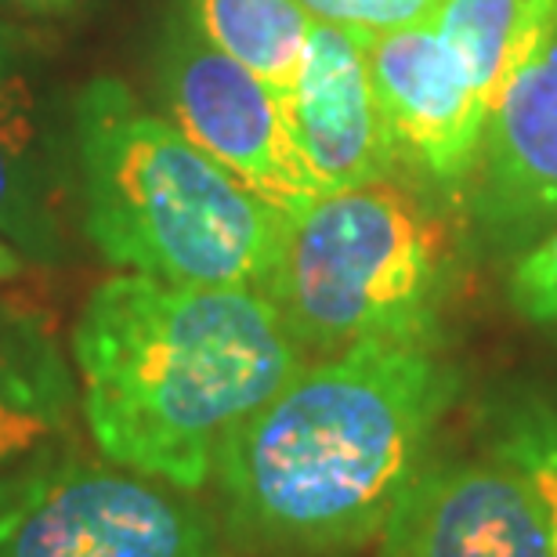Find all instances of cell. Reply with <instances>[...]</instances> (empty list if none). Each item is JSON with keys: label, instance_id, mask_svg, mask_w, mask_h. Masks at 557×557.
Instances as JSON below:
<instances>
[{"label": "cell", "instance_id": "obj_1", "mask_svg": "<svg viewBox=\"0 0 557 557\" xmlns=\"http://www.w3.org/2000/svg\"><path fill=\"white\" fill-rule=\"evenodd\" d=\"M460 395L438 344H359L305 362L225 442L214 467L228 540L275 557H330L381 536L431 460Z\"/></svg>", "mask_w": 557, "mask_h": 557}, {"label": "cell", "instance_id": "obj_11", "mask_svg": "<svg viewBox=\"0 0 557 557\" xmlns=\"http://www.w3.org/2000/svg\"><path fill=\"white\" fill-rule=\"evenodd\" d=\"M76 384L54 319L22 297H0V474L70 434Z\"/></svg>", "mask_w": 557, "mask_h": 557}, {"label": "cell", "instance_id": "obj_9", "mask_svg": "<svg viewBox=\"0 0 557 557\" xmlns=\"http://www.w3.org/2000/svg\"><path fill=\"white\" fill-rule=\"evenodd\" d=\"M286 113L322 196L381 182L398 163L366 37L315 22L300 76L286 95Z\"/></svg>", "mask_w": 557, "mask_h": 557}, {"label": "cell", "instance_id": "obj_15", "mask_svg": "<svg viewBox=\"0 0 557 557\" xmlns=\"http://www.w3.org/2000/svg\"><path fill=\"white\" fill-rule=\"evenodd\" d=\"M485 449L504 456L529 478L543 518H547L550 547L557 557V398L550 395H515L488 409Z\"/></svg>", "mask_w": 557, "mask_h": 557}, {"label": "cell", "instance_id": "obj_10", "mask_svg": "<svg viewBox=\"0 0 557 557\" xmlns=\"http://www.w3.org/2000/svg\"><path fill=\"white\" fill-rule=\"evenodd\" d=\"M474 171L493 232L543 236L557 221V22L499 87Z\"/></svg>", "mask_w": 557, "mask_h": 557}, {"label": "cell", "instance_id": "obj_5", "mask_svg": "<svg viewBox=\"0 0 557 557\" xmlns=\"http://www.w3.org/2000/svg\"><path fill=\"white\" fill-rule=\"evenodd\" d=\"M0 557H221V529L193 493L51 445L0 474Z\"/></svg>", "mask_w": 557, "mask_h": 557}, {"label": "cell", "instance_id": "obj_20", "mask_svg": "<svg viewBox=\"0 0 557 557\" xmlns=\"http://www.w3.org/2000/svg\"><path fill=\"white\" fill-rule=\"evenodd\" d=\"M0 70H8V51H4V37H0Z\"/></svg>", "mask_w": 557, "mask_h": 557}, {"label": "cell", "instance_id": "obj_13", "mask_svg": "<svg viewBox=\"0 0 557 557\" xmlns=\"http://www.w3.org/2000/svg\"><path fill=\"white\" fill-rule=\"evenodd\" d=\"M431 18L478 98L493 109L499 87L557 22V0H438Z\"/></svg>", "mask_w": 557, "mask_h": 557}, {"label": "cell", "instance_id": "obj_8", "mask_svg": "<svg viewBox=\"0 0 557 557\" xmlns=\"http://www.w3.org/2000/svg\"><path fill=\"white\" fill-rule=\"evenodd\" d=\"M373 87L398 156L445 193L471 182L488 106L478 98L434 18L366 40Z\"/></svg>", "mask_w": 557, "mask_h": 557}, {"label": "cell", "instance_id": "obj_7", "mask_svg": "<svg viewBox=\"0 0 557 557\" xmlns=\"http://www.w3.org/2000/svg\"><path fill=\"white\" fill-rule=\"evenodd\" d=\"M381 557H554L529 478L504 456H445L420 467L387 515Z\"/></svg>", "mask_w": 557, "mask_h": 557}, {"label": "cell", "instance_id": "obj_14", "mask_svg": "<svg viewBox=\"0 0 557 557\" xmlns=\"http://www.w3.org/2000/svg\"><path fill=\"white\" fill-rule=\"evenodd\" d=\"M182 15L221 54L247 65L275 95H289L315 18L297 0H182Z\"/></svg>", "mask_w": 557, "mask_h": 557}, {"label": "cell", "instance_id": "obj_19", "mask_svg": "<svg viewBox=\"0 0 557 557\" xmlns=\"http://www.w3.org/2000/svg\"><path fill=\"white\" fill-rule=\"evenodd\" d=\"M22 4H29V8H65V4H73V0H22Z\"/></svg>", "mask_w": 557, "mask_h": 557}, {"label": "cell", "instance_id": "obj_3", "mask_svg": "<svg viewBox=\"0 0 557 557\" xmlns=\"http://www.w3.org/2000/svg\"><path fill=\"white\" fill-rule=\"evenodd\" d=\"M84 228L120 272L177 286L264 289L289 218L135 102L95 81L76 102Z\"/></svg>", "mask_w": 557, "mask_h": 557}, {"label": "cell", "instance_id": "obj_4", "mask_svg": "<svg viewBox=\"0 0 557 557\" xmlns=\"http://www.w3.org/2000/svg\"><path fill=\"white\" fill-rule=\"evenodd\" d=\"M453 283L449 228L395 177L322 196L289 218L261 294L305 348L438 344Z\"/></svg>", "mask_w": 557, "mask_h": 557}, {"label": "cell", "instance_id": "obj_2", "mask_svg": "<svg viewBox=\"0 0 557 557\" xmlns=\"http://www.w3.org/2000/svg\"><path fill=\"white\" fill-rule=\"evenodd\" d=\"M81 409L109 463L199 493L218 456L308 362L261 289L120 272L73 326Z\"/></svg>", "mask_w": 557, "mask_h": 557}, {"label": "cell", "instance_id": "obj_16", "mask_svg": "<svg viewBox=\"0 0 557 557\" xmlns=\"http://www.w3.org/2000/svg\"><path fill=\"white\" fill-rule=\"evenodd\" d=\"M507 294L525 322L557 330V221L521 250L510 269Z\"/></svg>", "mask_w": 557, "mask_h": 557}, {"label": "cell", "instance_id": "obj_12", "mask_svg": "<svg viewBox=\"0 0 557 557\" xmlns=\"http://www.w3.org/2000/svg\"><path fill=\"white\" fill-rule=\"evenodd\" d=\"M0 239L22 258L44 264L62 261L65 253L51 210L33 91L11 65L0 70Z\"/></svg>", "mask_w": 557, "mask_h": 557}, {"label": "cell", "instance_id": "obj_18", "mask_svg": "<svg viewBox=\"0 0 557 557\" xmlns=\"http://www.w3.org/2000/svg\"><path fill=\"white\" fill-rule=\"evenodd\" d=\"M22 272H26V258H22L11 243L0 239V286L11 283V278H18Z\"/></svg>", "mask_w": 557, "mask_h": 557}, {"label": "cell", "instance_id": "obj_6", "mask_svg": "<svg viewBox=\"0 0 557 557\" xmlns=\"http://www.w3.org/2000/svg\"><path fill=\"white\" fill-rule=\"evenodd\" d=\"M160 87L171 124L278 214L297 218L322 199V185L289 124L286 98L199 37L185 15L166 26Z\"/></svg>", "mask_w": 557, "mask_h": 557}, {"label": "cell", "instance_id": "obj_17", "mask_svg": "<svg viewBox=\"0 0 557 557\" xmlns=\"http://www.w3.org/2000/svg\"><path fill=\"white\" fill-rule=\"evenodd\" d=\"M297 4L315 22L370 40L413 26L420 18H431L438 0H297Z\"/></svg>", "mask_w": 557, "mask_h": 557}]
</instances>
